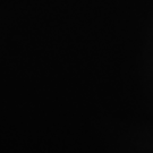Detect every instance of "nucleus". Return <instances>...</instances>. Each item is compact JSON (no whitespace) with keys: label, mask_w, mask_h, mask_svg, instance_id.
Wrapping results in <instances>:
<instances>
[]
</instances>
